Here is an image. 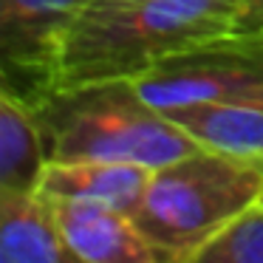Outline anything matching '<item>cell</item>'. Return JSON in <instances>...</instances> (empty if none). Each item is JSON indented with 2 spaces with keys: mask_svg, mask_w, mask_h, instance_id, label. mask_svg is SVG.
Listing matches in <instances>:
<instances>
[{
  "mask_svg": "<svg viewBox=\"0 0 263 263\" xmlns=\"http://www.w3.org/2000/svg\"><path fill=\"white\" fill-rule=\"evenodd\" d=\"M238 0H130L91 6L57 57V85L136 80L161 60L235 34Z\"/></svg>",
  "mask_w": 263,
  "mask_h": 263,
  "instance_id": "1",
  "label": "cell"
},
{
  "mask_svg": "<svg viewBox=\"0 0 263 263\" xmlns=\"http://www.w3.org/2000/svg\"><path fill=\"white\" fill-rule=\"evenodd\" d=\"M48 161H127L150 170L201 147L133 80H105L48 93L31 108Z\"/></svg>",
  "mask_w": 263,
  "mask_h": 263,
  "instance_id": "2",
  "label": "cell"
},
{
  "mask_svg": "<svg viewBox=\"0 0 263 263\" xmlns=\"http://www.w3.org/2000/svg\"><path fill=\"white\" fill-rule=\"evenodd\" d=\"M257 201H263V161L198 147L153 170L133 221L173 263H193L232 218Z\"/></svg>",
  "mask_w": 263,
  "mask_h": 263,
  "instance_id": "3",
  "label": "cell"
},
{
  "mask_svg": "<svg viewBox=\"0 0 263 263\" xmlns=\"http://www.w3.org/2000/svg\"><path fill=\"white\" fill-rule=\"evenodd\" d=\"M133 82L159 110L190 102L263 108V40L232 34L201 43L161 60Z\"/></svg>",
  "mask_w": 263,
  "mask_h": 263,
  "instance_id": "4",
  "label": "cell"
},
{
  "mask_svg": "<svg viewBox=\"0 0 263 263\" xmlns=\"http://www.w3.org/2000/svg\"><path fill=\"white\" fill-rule=\"evenodd\" d=\"M97 0H0L3 91L34 108L57 85V57L74 23Z\"/></svg>",
  "mask_w": 263,
  "mask_h": 263,
  "instance_id": "5",
  "label": "cell"
},
{
  "mask_svg": "<svg viewBox=\"0 0 263 263\" xmlns=\"http://www.w3.org/2000/svg\"><path fill=\"white\" fill-rule=\"evenodd\" d=\"M63 238L82 263H173L127 212L85 198H51Z\"/></svg>",
  "mask_w": 263,
  "mask_h": 263,
  "instance_id": "6",
  "label": "cell"
},
{
  "mask_svg": "<svg viewBox=\"0 0 263 263\" xmlns=\"http://www.w3.org/2000/svg\"><path fill=\"white\" fill-rule=\"evenodd\" d=\"M0 260L3 263H74L54 212L51 195L43 190H0Z\"/></svg>",
  "mask_w": 263,
  "mask_h": 263,
  "instance_id": "7",
  "label": "cell"
},
{
  "mask_svg": "<svg viewBox=\"0 0 263 263\" xmlns=\"http://www.w3.org/2000/svg\"><path fill=\"white\" fill-rule=\"evenodd\" d=\"M153 170L127 161H48L43 193L51 198H85L116 210H139Z\"/></svg>",
  "mask_w": 263,
  "mask_h": 263,
  "instance_id": "8",
  "label": "cell"
},
{
  "mask_svg": "<svg viewBox=\"0 0 263 263\" xmlns=\"http://www.w3.org/2000/svg\"><path fill=\"white\" fill-rule=\"evenodd\" d=\"M164 114L181 130H187L201 147L235 156V159L263 161V108L190 102L164 108Z\"/></svg>",
  "mask_w": 263,
  "mask_h": 263,
  "instance_id": "9",
  "label": "cell"
},
{
  "mask_svg": "<svg viewBox=\"0 0 263 263\" xmlns=\"http://www.w3.org/2000/svg\"><path fill=\"white\" fill-rule=\"evenodd\" d=\"M48 167L46 142L29 105L0 93V190L34 193Z\"/></svg>",
  "mask_w": 263,
  "mask_h": 263,
  "instance_id": "10",
  "label": "cell"
},
{
  "mask_svg": "<svg viewBox=\"0 0 263 263\" xmlns=\"http://www.w3.org/2000/svg\"><path fill=\"white\" fill-rule=\"evenodd\" d=\"M193 263H263V201L232 218Z\"/></svg>",
  "mask_w": 263,
  "mask_h": 263,
  "instance_id": "11",
  "label": "cell"
},
{
  "mask_svg": "<svg viewBox=\"0 0 263 263\" xmlns=\"http://www.w3.org/2000/svg\"><path fill=\"white\" fill-rule=\"evenodd\" d=\"M235 34H243V37L263 34V0H238Z\"/></svg>",
  "mask_w": 263,
  "mask_h": 263,
  "instance_id": "12",
  "label": "cell"
},
{
  "mask_svg": "<svg viewBox=\"0 0 263 263\" xmlns=\"http://www.w3.org/2000/svg\"><path fill=\"white\" fill-rule=\"evenodd\" d=\"M116 3H130V0H97L93 6H116Z\"/></svg>",
  "mask_w": 263,
  "mask_h": 263,
  "instance_id": "13",
  "label": "cell"
},
{
  "mask_svg": "<svg viewBox=\"0 0 263 263\" xmlns=\"http://www.w3.org/2000/svg\"><path fill=\"white\" fill-rule=\"evenodd\" d=\"M255 37H260V40H263V34H255Z\"/></svg>",
  "mask_w": 263,
  "mask_h": 263,
  "instance_id": "14",
  "label": "cell"
}]
</instances>
